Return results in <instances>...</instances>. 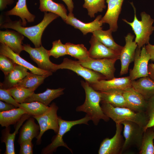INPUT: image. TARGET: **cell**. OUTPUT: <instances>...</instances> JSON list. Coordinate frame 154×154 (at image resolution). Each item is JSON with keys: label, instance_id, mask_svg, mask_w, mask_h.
Masks as SVG:
<instances>
[{"label": "cell", "instance_id": "ffe728a7", "mask_svg": "<svg viewBox=\"0 0 154 154\" xmlns=\"http://www.w3.org/2000/svg\"><path fill=\"white\" fill-rule=\"evenodd\" d=\"M32 116L28 113L24 114L20 120L16 123L15 127V130L13 133H10V126L5 127V129L1 131V142L4 143L6 146V150L4 154H15L14 144L16 135L18 133L19 129L24 121Z\"/></svg>", "mask_w": 154, "mask_h": 154}, {"label": "cell", "instance_id": "603a6c76", "mask_svg": "<svg viewBox=\"0 0 154 154\" xmlns=\"http://www.w3.org/2000/svg\"><path fill=\"white\" fill-rule=\"evenodd\" d=\"M26 68L15 64L14 69L5 76L4 81L0 84L1 88L9 89L16 86L29 73Z\"/></svg>", "mask_w": 154, "mask_h": 154}, {"label": "cell", "instance_id": "ac0fdd59", "mask_svg": "<svg viewBox=\"0 0 154 154\" xmlns=\"http://www.w3.org/2000/svg\"><path fill=\"white\" fill-rule=\"evenodd\" d=\"M90 47L88 52L90 57L94 59L119 57L120 53L110 49L92 35L89 41Z\"/></svg>", "mask_w": 154, "mask_h": 154}, {"label": "cell", "instance_id": "b9f144b4", "mask_svg": "<svg viewBox=\"0 0 154 154\" xmlns=\"http://www.w3.org/2000/svg\"><path fill=\"white\" fill-rule=\"evenodd\" d=\"M16 108L14 105L1 100L0 101V112H5L15 109Z\"/></svg>", "mask_w": 154, "mask_h": 154}, {"label": "cell", "instance_id": "7dc6e473", "mask_svg": "<svg viewBox=\"0 0 154 154\" xmlns=\"http://www.w3.org/2000/svg\"><path fill=\"white\" fill-rule=\"evenodd\" d=\"M153 127V130H154V126H153V127Z\"/></svg>", "mask_w": 154, "mask_h": 154}, {"label": "cell", "instance_id": "ab89813d", "mask_svg": "<svg viewBox=\"0 0 154 154\" xmlns=\"http://www.w3.org/2000/svg\"><path fill=\"white\" fill-rule=\"evenodd\" d=\"M0 100L14 105L16 108L19 107L20 104L17 102L11 95L9 90L2 88L0 89Z\"/></svg>", "mask_w": 154, "mask_h": 154}, {"label": "cell", "instance_id": "bcb514c9", "mask_svg": "<svg viewBox=\"0 0 154 154\" xmlns=\"http://www.w3.org/2000/svg\"><path fill=\"white\" fill-rule=\"evenodd\" d=\"M149 76L154 80V64L151 63L148 65Z\"/></svg>", "mask_w": 154, "mask_h": 154}, {"label": "cell", "instance_id": "30bf717a", "mask_svg": "<svg viewBox=\"0 0 154 154\" xmlns=\"http://www.w3.org/2000/svg\"><path fill=\"white\" fill-rule=\"evenodd\" d=\"M150 56L144 45L141 48L137 47L134 58V64L129 71V76L131 81L143 77L149 76L148 62Z\"/></svg>", "mask_w": 154, "mask_h": 154}, {"label": "cell", "instance_id": "7c38bea8", "mask_svg": "<svg viewBox=\"0 0 154 154\" xmlns=\"http://www.w3.org/2000/svg\"><path fill=\"white\" fill-rule=\"evenodd\" d=\"M116 128L114 136L111 138H106L101 142L98 151V154H121L124 141L121 134L122 125L121 123H116Z\"/></svg>", "mask_w": 154, "mask_h": 154}, {"label": "cell", "instance_id": "74e56055", "mask_svg": "<svg viewBox=\"0 0 154 154\" xmlns=\"http://www.w3.org/2000/svg\"><path fill=\"white\" fill-rule=\"evenodd\" d=\"M145 113L148 119L146 125L144 127V131L147 128L154 126V96L147 101V104Z\"/></svg>", "mask_w": 154, "mask_h": 154}, {"label": "cell", "instance_id": "484cf974", "mask_svg": "<svg viewBox=\"0 0 154 154\" xmlns=\"http://www.w3.org/2000/svg\"><path fill=\"white\" fill-rule=\"evenodd\" d=\"M64 89L63 88L56 89L47 88L42 93L35 94L34 92L24 102L36 101L48 106L53 100L64 94Z\"/></svg>", "mask_w": 154, "mask_h": 154}, {"label": "cell", "instance_id": "6da1fadb", "mask_svg": "<svg viewBox=\"0 0 154 154\" xmlns=\"http://www.w3.org/2000/svg\"><path fill=\"white\" fill-rule=\"evenodd\" d=\"M47 12H44L42 20L36 25L25 27L22 26L21 19L12 21L8 18L0 23V28H10L21 33L31 41L35 48H38L42 45L41 37L44 31L50 23L59 16L55 13Z\"/></svg>", "mask_w": 154, "mask_h": 154}, {"label": "cell", "instance_id": "277c9868", "mask_svg": "<svg viewBox=\"0 0 154 154\" xmlns=\"http://www.w3.org/2000/svg\"><path fill=\"white\" fill-rule=\"evenodd\" d=\"M101 104L104 114L116 123H121L123 121H131L144 128L147 123L148 119L145 112H135L126 107H114L108 103Z\"/></svg>", "mask_w": 154, "mask_h": 154}, {"label": "cell", "instance_id": "5b68a950", "mask_svg": "<svg viewBox=\"0 0 154 154\" xmlns=\"http://www.w3.org/2000/svg\"><path fill=\"white\" fill-rule=\"evenodd\" d=\"M88 116L86 114L83 118L74 121H67L62 119L60 116L58 117L59 129L58 133L54 136L51 140V143L43 148L41 151L42 154H51L55 152L59 147H64L68 149L72 153L73 151L64 142L63 137L67 132L70 131L74 126L78 124H85L88 125V122L90 120Z\"/></svg>", "mask_w": 154, "mask_h": 154}, {"label": "cell", "instance_id": "60d3db41", "mask_svg": "<svg viewBox=\"0 0 154 154\" xmlns=\"http://www.w3.org/2000/svg\"><path fill=\"white\" fill-rule=\"evenodd\" d=\"M32 140L29 139L22 142L20 145L19 154H33V145Z\"/></svg>", "mask_w": 154, "mask_h": 154}, {"label": "cell", "instance_id": "7402d4cb", "mask_svg": "<svg viewBox=\"0 0 154 154\" xmlns=\"http://www.w3.org/2000/svg\"><path fill=\"white\" fill-rule=\"evenodd\" d=\"M123 91L114 89L99 91L101 96L100 103H108L114 107L127 108V104L123 95Z\"/></svg>", "mask_w": 154, "mask_h": 154}, {"label": "cell", "instance_id": "f546056e", "mask_svg": "<svg viewBox=\"0 0 154 154\" xmlns=\"http://www.w3.org/2000/svg\"><path fill=\"white\" fill-rule=\"evenodd\" d=\"M112 32L110 29L106 31L102 29L95 31L93 35L100 42L108 48L120 53L123 46L116 43L113 37Z\"/></svg>", "mask_w": 154, "mask_h": 154}, {"label": "cell", "instance_id": "7a4b0ae2", "mask_svg": "<svg viewBox=\"0 0 154 154\" xmlns=\"http://www.w3.org/2000/svg\"><path fill=\"white\" fill-rule=\"evenodd\" d=\"M81 82L85 92V99L82 105L76 108V111L86 113L95 125H98L101 119L106 122L109 121L110 118L104 114L100 104V92L94 90L87 81Z\"/></svg>", "mask_w": 154, "mask_h": 154}, {"label": "cell", "instance_id": "3957f363", "mask_svg": "<svg viewBox=\"0 0 154 154\" xmlns=\"http://www.w3.org/2000/svg\"><path fill=\"white\" fill-rule=\"evenodd\" d=\"M131 4L134 11L133 21L129 22L125 19L122 20L131 27L135 35V41L137 47L141 48L145 44L149 43L150 36L154 31V27L152 26L154 20L149 15L143 12L140 14L141 20H138L136 15V9L133 3Z\"/></svg>", "mask_w": 154, "mask_h": 154}, {"label": "cell", "instance_id": "9a60e30c", "mask_svg": "<svg viewBox=\"0 0 154 154\" xmlns=\"http://www.w3.org/2000/svg\"><path fill=\"white\" fill-rule=\"evenodd\" d=\"M124 0H106L108 4L107 11L101 21L103 23L108 24L109 29L112 32L118 29L117 21Z\"/></svg>", "mask_w": 154, "mask_h": 154}, {"label": "cell", "instance_id": "8992f818", "mask_svg": "<svg viewBox=\"0 0 154 154\" xmlns=\"http://www.w3.org/2000/svg\"><path fill=\"white\" fill-rule=\"evenodd\" d=\"M123 126L124 141L121 154L131 147H135L140 150L143 133L144 127L136 123L129 121L122 122Z\"/></svg>", "mask_w": 154, "mask_h": 154}, {"label": "cell", "instance_id": "d4e9b609", "mask_svg": "<svg viewBox=\"0 0 154 154\" xmlns=\"http://www.w3.org/2000/svg\"><path fill=\"white\" fill-rule=\"evenodd\" d=\"M35 119L32 116L30 117L21 128L17 141L19 145L25 141L37 138L39 135L40 127L35 123Z\"/></svg>", "mask_w": 154, "mask_h": 154}, {"label": "cell", "instance_id": "1f68e13d", "mask_svg": "<svg viewBox=\"0 0 154 154\" xmlns=\"http://www.w3.org/2000/svg\"><path fill=\"white\" fill-rule=\"evenodd\" d=\"M48 76L41 75L32 72L29 74L16 86H21L29 88L35 91L42 84Z\"/></svg>", "mask_w": 154, "mask_h": 154}, {"label": "cell", "instance_id": "ba28073f", "mask_svg": "<svg viewBox=\"0 0 154 154\" xmlns=\"http://www.w3.org/2000/svg\"><path fill=\"white\" fill-rule=\"evenodd\" d=\"M49 109L43 114L33 116L37 120L40 128L39 134L36 138V144L37 145L41 144V137L46 131L52 129L56 134L58 131V116L57 115L58 107L54 102L52 103Z\"/></svg>", "mask_w": 154, "mask_h": 154}, {"label": "cell", "instance_id": "f35d334b", "mask_svg": "<svg viewBox=\"0 0 154 154\" xmlns=\"http://www.w3.org/2000/svg\"><path fill=\"white\" fill-rule=\"evenodd\" d=\"M15 64L9 58L0 54V68L5 76L7 75L14 69Z\"/></svg>", "mask_w": 154, "mask_h": 154}, {"label": "cell", "instance_id": "2e32d148", "mask_svg": "<svg viewBox=\"0 0 154 154\" xmlns=\"http://www.w3.org/2000/svg\"><path fill=\"white\" fill-rule=\"evenodd\" d=\"M0 54L5 55L10 58L15 64L23 66L32 73L41 75L50 76L52 72L39 68L33 65L21 58L7 46L1 43Z\"/></svg>", "mask_w": 154, "mask_h": 154}, {"label": "cell", "instance_id": "836d02e7", "mask_svg": "<svg viewBox=\"0 0 154 154\" xmlns=\"http://www.w3.org/2000/svg\"><path fill=\"white\" fill-rule=\"evenodd\" d=\"M20 104L19 107L24 109L28 114L32 116L42 115L47 112L50 108V106L36 101Z\"/></svg>", "mask_w": 154, "mask_h": 154}, {"label": "cell", "instance_id": "52a82bcc", "mask_svg": "<svg viewBox=\"0 0 154 154\" xmlns=\"http://www.w3.org/2000/svg\"><path fill=\"white\" fill-rule=\"evenodd\" d=\"M59 69H67L73 71L83 77L89 84L102 80H106L102 74L83 66L78 61L65 58L60 64H56V71Z\"/></svg>", "mask_w": 154, "mask_h": 154}, {"label": "cell", "instance_id": "4fadbf2b", "mask_svg": "<svg viewBox=\"0 0 154 154\" xmlns=\"http://www.w3.org/2000/svg\"><path fill=\"white\" fill-rule=\"evenodd\" d=\"M134 36L131 33L125 37V44L121 51L119 59L121 63L120 75L126 74L128 72L129 64L134 61L136 50L137 45L133 41Z\"/></svg>", "mask_w": 154, "mask_h": 154}, {"label": "cell", "instance_id": "9c48e42d", "mask_svg": "<svg viewBox=\"0 0 154 154\" xmlns=\"http://www.w3.org/2000/svg\"><path fill=\"white\" fill-rule=\"evenodd\" d=\"M118 59H119V58H91L86 62L78 61L84 67L102 74L105 77L106 80H108L115 77L116 69L114 65Z\"/></svg>", "mask_w": 154, "mask_h": 154}, {"label": "cell", "instance_id": "4dcf8cb0", "mask_svg": "<svg viewBox=\"0 0 154 154\" xmlns=\"http://www.w3.org/2000/svg\"><path fill=\"white\" fill-rule=\"evenodd\" d=\"M68 55L77 59L79 61L86 62L92 58L90 57L88 50L82 44H74L70 42L66 44Z\"/></svg>", "mask_w": 154, "mask_h": 154}, {"label": "cell", "instance_id": "f6af8a7d", "mask_svg": "<svg viewBox=\"0 0 154 154\" xmlns=\"http://www.w3.org/2000/svg\"><path fill=\"white\" fill-rule=\"evenodd\" d=\"M66 5L69 13H73L74 8V3L72 0H62Z\"/></svg>", "mask_w": 154, "mask_h": 154}, {"label": "cell", "instance_id": "8fae6325", "mask_svg": "<svg viewBox=\"0 0 154 154\" xmlns=\"http://www.w3.org/2000/svg\"><path fill=\"white\" fill-rule=\"evenodd\" d=\"M23 46V50L29 53L31 59L37 64L39 68L52 72L56 71V64L50 61L48 50L42 45L35 48L29 44H24Z\"/></svg>", "mask_w": 154, "mask_h": 154}, {"label": "cell", "instance_id": "ee69618b", "mask_svg": "<svg viewBox=\"0 0 154 154\" xmlns=\"http://www.w3.org/2000/svg\"><path fill=\"white\" fill-rule=\"evenodd\" d=\"M14 0H0V10L2 11L7 8V5L12 4Z\"/></svg>", "mask_w": 154, "mask_h": 154}, {"label": "cell", "instance_id": "e0dca14e", "mask_svg": "<svg viewBox=\"0 0 154 154\" xmlns=\"http://www.w3.org/2000/svg\"><path fill=\"white\" fill-rule=\"evenodd\" d=\"M24 36L21 33L7 29L0 31V42L9 47L15 52L20 54L23 50L22 45Z\"/></svg>", "mask_w": 154, "mask_h": 154}, {"label": "cell", "instance_id": "7bdbcfd3", "mask_svg": "<svg viewBox=\"0 0 154 154\" xmlns=\"http://www.w3.org/2000/svg\"><path fill=\"white\" fill-rule=\"evenodd\" d=\"M145 48L147 52L150 56V60L154 61V45L149 43L145 46Z\"/></svg>", "mask_w": 154, "mask_h": 154}, {"label": "cell", "instance_id": "4316f807", "mask_svg": "<svg viewBox=\"0 0 154 154\" xmlns=\"http://www.w3.org/2000/svg\"><path fill=\"white\" fill-rule=\"evenodd\" d=\"M6 15H14L20 17L22 26H26L27 22L31 23L34 21L35 16L31 14L27 9L26 0H18L15 6L11 9L5 13Z\"/></svg>", "mask_w": 154, "mask_h": 154}, {"label": "cell", "instance_id": "83f0119b", "mask_svg": "<svg viewBox=\"0 0 154 154\" xmlns=\"http://www.w3.org/2000/svg\"><path fill=\"white\" fill-rule=\"evenodd\" d=\"M27 113L23 108L18 107L8 111L0 112V124L7 127L16 124L25 114Z\"/></svg>", "mask_w": 154, "mask_h": 154}, {"label": "cell", "instance_id": "d6a6232c", "mask_svg": "<svg viewBox=\"0 0 154 154\" xmlns=\"http://www.w3.org/2000/svg\"><path fill=\"white\" fill-rule=\"evenodd\" d=\"M154 131L152 127L145 131L139 151L140 154H154Z\"/></svg>", "mask_w": 154, "mask_h": 154}, {"label": "cell", "instance_id": "5bb4252c", "mask_svg": "<svg viewBox=\"0 0 154 154\" xmlns=\"http://www.w3.org/2000/svg\"><path fill=\"white\" fill-rule=\"evenodd\" d=\"M131 81L129 76L119 78L114 77L108 80H102L89 84L97 91H104L114 89L124 90L132 87Z\"/></svg>", "mask_w": 154, "mask_h": 154}, {"label": "cell", "instance_id": "d590c367", "mask_svg": "<svg viewBox=\"0 0 154 154\" xmlns=\"http://www.w3.org/2000/svg\"><path fill=\"white\" fill-rule=\"evenodd\" d=\"M8 89L13 98L19 104L24 103L34 92L32 89L21 86H15Z\"/></svg>", "mask_w": 154, "mask_h": 154}, {"label": "cell", "instance_id": "44dd1931", "mask_svg": "<svg viewBox=\"0 0 154 154\" xmlns=\"http://www.w3.org/2000/svg\"><path fill=\"white\" fill-rule=\"evenodd\" d=\"M123 96L127 108L137 112H145L147 101L139 92L131 87L123 91Z\"/></svg>", "mask_w": 154, "mask_h": 154}, {"label": "cell", "instance_id": "e575fe53", "mask_svg": "<svg viewBox=\"0 0 154 154\" xmlns=\"http://www.w3.org/2000/svg\"><path fill=\"white\" fill-rule=\"evenodd\" d=\"M83 5L87 9L88 15L91 18H94L95 15L98 12H102L106 7L105 1L106 0H84Z\"/></svg>", "mask_w": 154, "mask_h": 154}, {"label": "cell", "instance_id": "d6986e66", "mask_svg": "<svg viewBox=\"0 0 154 154\" xmlns=\"http://www.w3.org/2000/svg\"><path fill=\"white\" fill-rule=\"evenodd\" d=\"M102 17L101 15H98L93 21L86 23L76 18L73 13H69L65 22L67 24L79 29L84 35H85L88 33H93L95 31L102 29L103 23L101 21Z\"/></svg>", "mask_w": 154, "mask_h": 154}, {"label": "cell", "instance_id": "cb8c5ba5", "mask_svg": "<svg viewBox=\"0 0 154 154\" xmlns=\"http://www.w3.org/2000/svg\"><path fill=\"white\" fill-rule=\"evenodd\" d=\"M131 85L147 101L154 96V80L149 76L139 78L131 81Z\"/></svg>", "mask_w": 154, "mask_h": 154}, {"label": "cell", "instance_id": "f1b7e54d", "mask_svg": "<svg viewBox=\"0 0 154 154\" xmlns=\"http://www.w3.org/2000/svg\"><path fill=\"white\" fill-rule=\"evenodd\" d=\"M39 9L42 12H48L55 13L65 21L67 18V10L61 3H56L52 0H39Z\"/></svg>", "mask_w": 154, "mask_h": 154}, {"label": "cell", "instance_id": "8d00e7d4", "mask_svg": "<svg viewBox=\"0 0 154 154\" xmlns=\"http://www.w3.org/2000/svg\"><path fill=\"white\" fill-rule=\"evenodd\" d=\"M52 44V48L48 50L50 56H52L55 58H58L60 57L68 55L66 45L62 44L60 40L53 41Z\"/></svg>", "mask_w": 154, "mask_h": 154}]
</instances>
